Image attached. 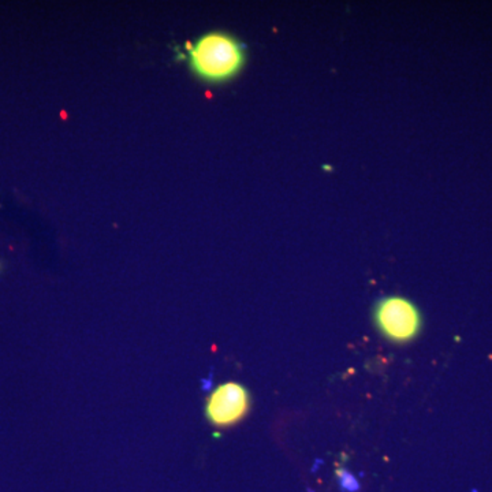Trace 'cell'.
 <instances>
[{"label":"cell","instance_id":"1","mask_svg":"<svg viewBox=\"0 0 492 492\" xmlns=\"http://www.w3.org/2000/svg\"><path fill=\"white\" fill-rule=\"evenodd\" d=\"M192 70L210 84L232 81L246 63V47L235 36L211 32L189 47Z\"/></svg>","mask_w":492,"mask_h":492},{"label":"cell","instance_id":"2","mask_svg":"<svg viewBox=\"0 0 492 492\" xmlns=\"http://www.w3.org/2000/svg\"><path fill=\"white\" fill-rule=\"evenodd\" d=\"M372 318L381 334L398 345L412 342L422 331V312L405 297L387 296L378 299L373 305Z\"/></svg>","mask_w":492,"mask_h":492},{"label":"cell","instance_id":"3","mask_svg":"<svg viewBox=\"0 0 492 492\" xmlns=\"http://www.w3.org/2000/svg\"><path fill=\"white\" fill-rule=\"evenodd\" d=\"M250 394L246 386L227 382L216 387L205 403V417L218 428L232 427L249 413Z\"/></svg>","mask_w":492,"mask_h":492},{"label":"cell","instance_id":"4","mask_svg":"<svg viewBox=\"0 0 492 492\" xmlns=\"http://www.w3.org/2000/svg\"><path fill=\"white\" fill-rule=\"evenodd\" d=\"M338 483H340V488L342 492H359L360 483L357 482L356 477L353 475L349 474L345 469H338L337 471Z\"/></svg>","mask_w":492,"mask_h":492}]
</instances>
